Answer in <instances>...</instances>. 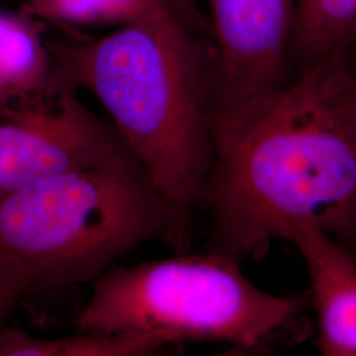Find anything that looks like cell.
I'll list each match as a JSON object with an SVG mask.
<instances>
[{
  "instance_id": "6da1fadb",
  "label": "cell",
  "mask_w": 356,
  "mask_h": 356,
  "mask_svg": "<svg viewBox=\"0 0 356 356\" xmlns=\"http://www.w3.org/2000/svg\"><path fill=\"white\" fill-rule=\"evenodd\" d=\"M200 209L206 251L259 260L314 225L356 239V74L347 56L300 66L289 82L213 116Z\"/></svg>"
},
{
  "instance_id": "7a4b0ae2",
  "label": "cell",
  "mask_w": 356,
  "mask_h": 356,
  "mask_svg": "<svg viewBox=\"0 0 356 356\" xmlns=\"http://www.w3.org/2000/svg\"><path fill=\"white\" fill-rule=\"evenodd\" d=\"M53 89L88 90L169 206L172 248L191 251L193 216L213 163L206 19L173 13L99 38L49 41Z\"/></svg>"
},
{
  "instance_id": "3957f363",
  "label": "cell",
  "mask_w": 356,
  "mask_h": 356,
  "mask_svg": "<svg viewBox=\"0 0 356 356\" xmlns=\"http://www.w3.org/2000/svg\"><path fill=\"white\" fill-rule=\"evenodd\" d=\"M170 247L175 220L139 161L73 170L0 197V254L33 289L95 281L145 243Z\"/></svg>"
},
{
  "instance_id": "277c9868",
  "label": "cell",
  "mask_w": 356,
  "mask_h": 356,
  "mask_svg": "<svg viewBox=\"0 0 356 356\" xmlns=\"http://www.w3.org/2000/svg\"><path fill=\"white\" fill-rule=\"evenodd\" d=\"M239 263L204 251L108 269L94 281L76 327L106 334L152 332L170 344L191 341L261 348L294 329L307 300L260 289Z\"/></svg>"
},
{
  "instance_id": "5b68a950",
  "label": "cell",
  "mask_w": 356,
  "mask_h": 356,
  "mask_svg": "<svg viewBox=\"0 0 356 356\" xmlns=\"http://www.w3.org/2000/svg\"><path fill=\"white\" fill-rule=\"evenodd\" d=\"M76 92L57 88L0 114V197L73 170L136 160L111 122Z\"/></svg>"
},
{
  "instance_id": "8992f818",
  "label": "cell",
  "mask_w": 356,
  "mask_h": 356,
  "mask_svg": "<svg viewBox=\"0 0 356 356\" xmlns=\"http://www.w3.org/2000/svg\"><path fill=\"white\" fill-rule=\"evenodd\" d=\"M206 6L214 114L291 81L298 0H206Z\"/></svg>"
},
{
  "instance_id": "52a82bcc",
  "label": "cell",
  "mask_w": 356,
  "mask_h": 356,
  "mask_svg": "<svg viewBox=\"0 0 356 356\" xmlns=\"http://www.w3.org/2000/svg\"><path fill=\"white\" fill-rule=\"evenodd\" d=\"M289 242L305 261L321 354L356 356L355 257L314 225L297 227Z\"/></svg>"
},
{
  "instance_id": "ba28073f",
  "label": "cell",
  "mask_w": 356,
  "mask_h": 356,
  "mask_svg": "<svg viewBox=\"0 0 356 356\" xmlns=\"http://www.w3.org/2000/svg\"><path fill=\"white\" fill-rule=\"evenodd\" d=\"M44 26L23 10H0V114L53 90V54Z\"/></svg>"
},
{
  "instance_id": "9c48e42d",
  "label": "cell",
  "mask_w": 356,
  "mask_h": 356,
  "mask_svg": "<svg viewBox=\"0 0 356 356\" xmlns=\"http://www.w3.org/2000/svg\"><path fill=\"white\" fill-rule=\"evenodd\" d=\"M170 346L152 332L81 331L60 338L35 337L19 326L0 330V356H147Z\"/></svg>"
},
{
  "instance_id": "30bf717a",
  "label": "cell",
  "mask_w": 356,
  "mask_h": 356,
  "mask_svg": "<svg viewBox=\"0 0 356 356\" xmlns=\"http://www.w3.org/2000/svg\"><path fill=\"white\" fill-rule=\"evenodd\" d=\"M22 10L44 26L139 24L173 11L198 13L193 0H23Z\"/></svg>"
},
{
  "instance_id": "8fae6325",
  "label": "cell",
  "mask_w": 356,
  "mask_h": 356,
  "mask_svg": "<svg viewBox=\"0 0 356 356\" xmlns=\"http://www.w3.org/2000/svg\"><path fill=\"white\" fill-rule=\"evenodd\" d=\"M356 42V0H298L294 29L297 69L344 56Z\"/></svg>"
},
{
  "instance_id": "7c38bea8",
  "label": "cell",
  "mask_w": 356,
  "mask_h": 356,
  "mask_svg": "<svg viewBox=\"0 0 356 356\" xmlns=\"http://www.w3.org/2000/svg\"><path fill=\"white\" fill-rule=\"evenodd\" d=\"M33 291L29 270L17 260L0 254V330L16 305Z\"/></svg>"
},
{
  "instance_id": "4fadbf2b",
  "label": "cell",
  "mask_w": 356,
  "mask_h": 356,
  "mask_svg": "<svg viewBox=\"0 0 356 356\" xmlns=\"http://www.w3.org/2000/svg\"><path fill=\"white\" fill-rule=\"evenodd\" d=\"M346 56H347V60H348V63L351 65V67H353V70L356 74V42L350 48V51H347Z\"/></svg>"
},
{
  "instance_id": "5bb4252c",
  "label": "cell",
  "mask_w": 356,
  "mask_h": 356,
  "mask_svg": "<svg viewBox=\"0 0 356 356\" xmlns=\"http://www.w3.org/2000/svg\"><path fill=\"white\" fill-rule=\"evenodd\" d=\"M342 245H343V244H342ZM344 247H346V248H347V251H348L350 254H353V256H354V257L356 259V239L354 241V242L346 244Z\"/></svg>"
}]
</instances>
